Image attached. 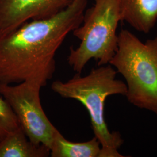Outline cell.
Wrapping results in <instances>:
<instances>
[{
    "mask_svg": "<svg viewBox=\"0 0 157 157\" xmlns=\"http://www.w3.org/2000/svg\"><path fill=\"white\" fill-rule=\"evenodd\" d=\"M120 21L118 0H94L93 6L85 10L82 24L72 32L80 43L76 48L71 47L67 57L74 71L81 74L91 59L98 67L109 63L117 50Z\"/></svg>",
    "mask_w": 157,
    "mask_h": 157,
    "instance_id": "cell-4",
    "label": "cell"
},
{
    "mask_svg": "<svg viewBox=\"0 0 157 157\" xmlns=\"http://www.w3.org/2000/svg\"><path fill=\"white\" fill-rule=\"evenodd\" d=\"M121 21L148 33L157 21V0H118Z\"/></svg>",
    "mask_w": 157,
    "mask_h": 157,
    "instance_id": "cell-7",
    "label": "cell"
},
{
    "mask_svg": "<svg viewBox=\"0 0 157 157\" xmlns=\"http://www.w3.org/2000/svg\"><path fill=\"white\" fill-rule=\"evenodd\" d=\"M74 0H0V37L29 21L50 18Z\"/></svg>",
    "mask_w": 157,
    "mask_h": 157,
    "instance_id": "cell-6",
    "label": "cell"
},
{
    "mask_svg": "<svg viewBox=\"0 0 157 157\" xmlns=\"http://www.w3.org/2000/svg\"><path fill=\"white\" fill-rule=\"evenodd\" d=\"M117 72L112 66L102 65L93 69L89 75L76 73L67 82L54 81L53 91L65 98L81 102L89 113L94 137L101 145L100 157H124L118 149L124 143L118 132H110L104 117L105 102L108 96L126 95L127 86L116 78Z\"/></svg>",
    "mask_w": 157,
    "mask_h": 157,
    "instance_id": "cell-2",
    "label": "cell"
},
{
    "mask_svg": "<svg viewBox=\"0 0 157 157\" xmlns=\"http://www.w3.org/2000/svg\"><path fill=\"white\" fill-rule=\"evenodd\" d=\"M88 0H74L50 18L24 23L0 37V84L45 86L56 71V51L82 24Z\"/></svg>",
    "mask_w": 157,
    "mask_h": 157,
    "instance_id": "cell-1",
    "label": "cell"
},
{
    "mask_svg": "<svg viewBox=\"0 0 157 157\" xmlns=\"http://www.w3.org/2000/svg\"><path fill=\"white\" fill-rule=\"evenodd\" d=\"M41 88L26 82L17 85L0 84V94L11 107L29 139L50 149L57 129L41 106Z\"/></svg>",
    "mask_w": 157,
    "mask_h": 157,
    "instance_id": "cell-5",
    "label": "cell"
},
{
    "mask_svg": "<svg viewBox=\"0 0 157 157\" xmlns=\"http://www.w3.org/2000/svg\"><path fill=\"white\" fill-rule=\"evenodd\" d=\"M19 128V120L11 107L3 97H0V141Z\"/></svg>",
    "mask_w": 157,
    "mask_h": 157,
    "instance_id": "cell-10",
    "label": "cell"
},
{
    "mask_svg": "<svg viewBox=\"0 0 157 157\" xmlns=\"http://www.w3.org/2000/svg\"><path fill=\"white\" fill-rule=\"evenodd\" d=\"M118 47L109 63L126 82L125 96L130 104L157 115V36L143 43L122 29Z\"/></svg>",
    "mask_w": 157,
    "mask_h": 157,
    "instance_id": "cell-3",
    "label": "cell"
},
{
    "mask_svg": "<svg viewBox=\"0 0 157 157\" xmlns=\"http://www.w3.org/2000/svg\"><path fill=\"white\" fill-rule=\"evenodd\" d=\"M50 149L32 142L22 128L10 133L0 141V157H47Z\"/></svg>",
    "mask_w": 157,
    "mask_h": 157,
    "instance_id": "cell-8",
    "label": "cell"
},
{
    "mask_svg": "<svg viewBox=\"0 0 157 157\" xmlns=\"http://www.w3.org/2000/svg\"><path fill=\"white\" fill-rule=\"evenodd\" d=\"M101 145L94 137L91 140L75 143L67 140L57 129L50 148L52 157H100Z\"/></svg>",
    "mask_w": 157,
    "mask_h": 157,
    "instance_id": "cell-9",
    "label": "cell"
}]
</instances>
